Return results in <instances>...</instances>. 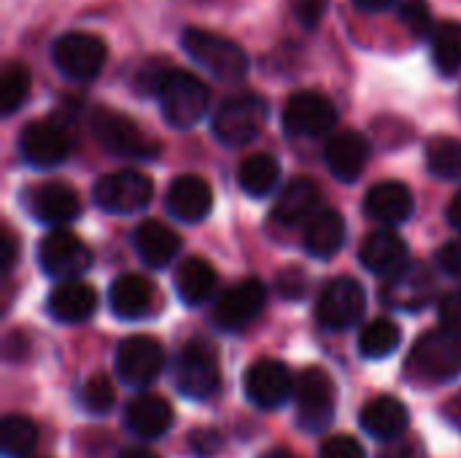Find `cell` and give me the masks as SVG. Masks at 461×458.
Returning a JSON list of instances; mask_svg holds the SVG:
<instances>
[{"label":"cell","mask_w":461,"mask_h":458,"mask_svg":"<svg viewBox=\"0 0 461 458\" xmlns=\"http://www.w3.org/2000/svg\"><path fill=\"white\" fill-rule=\"evenodd\" d=\"M165 121L176 130L194 127L208 111V86L186 70H162L154 86Z\"/></svg>","instance_id":"cell-1"},{"label":"cell","mask_w":461,"mask_h":458,"mask_svg":"<svg viewBox=\"0 0 461 458\" xmlns=\"http://www.w3.org/2000/svg\"><path fill=\"white\" fill-rule=\"evenodd\" d=\"M181 46L194 65L205 67L219 81H240L249 73V54L224 35L189 27L181 35Z\"/></svg>","instance_id":"cell-2"},{"label":"cell","mask_w":461,"mask_h":458,"mask_svg":"<svg viewBox=\"0 0 461 458\" xmlns=\"http://www.w3.org/2000/svg\"><path fill=\"white\" fill-rule=\"evenodd\" d=\"M89 130L92 138L100 143L103 151L111 157H124V159H154L159 154V143L151 140L138 121L130 116L113 111V108H95L89 116Z\"/></svg>","instance_id":"cell-3"},{"label":"cell","mask_w":461,"mask_h":458,"mask_svg":"<svg viewBox=\"0 0 461 458\" xmlns=\"http://www.w3.org/2000/svg\"><path fill=\"white\" fill-rule=\"evenodd\" d=\"M408 370L429 383L454 381L461 373V335H454L443 327L421 335L411 348Z\"/></svg>","instance_id":"cell-4"},{"label":"cell","mask_w":461,"mask_h":458,"mask_svg":"<svg viewBox=\"0 0 461 458\" xmlns=\"http://www.w3.org/2000/svg\"><path fill=\"white\" fill-rule=\"evenodd\" d=\"M267 121V103L257 94H235L227 97L211 121L213 138L224 146H246L251 143Z\"/></svg>","instance_id":"cell-5"},{"label":"cell","mask_w":461,"mask_h":458,"mask_svg":"<svg viewBox=\"0 0 461 458\" xmlns=\"http://www.w3.org/2000/svg\"><path fill=\"white\" fill-rule=\"evenodd\" d=\"M173 381L176 389L194 400V402H205L211 400L219 386H221V373H219V359L216 351L203 343V340H192L186 343L173 364Z\"/></svg>","instance_id":"cell-6"},{"label":"cell","mask_w":461,"mask_h":458,"mask_svg":"<svg viewBox=\"0 0 461 458\" xmlns=\"http://www.w3.org/2000/svg\"><path fill=\"white\" fill-rule=\"evenodd\" d=\"M154 197V184L140 170L105 173L92 186V200L100 211L111 216H130L143 211Z\"/></svg>","instance_id":"cell-7"},{"label":"cell","mask_w":461,"mask_h":458,"mask_svg":"<svg viewBox=\"0 0 461 458\" xmlns=\"http://www.w3.org/2000/svg\"><path fill=\"white\" fill-rule=\"evenodd\" d=\"M51 59L65 78L84 84V81H92L103 70V65L108 59V46L103 38H97L92 32L73 30L54 40Z\"/></svg>","instance_id":"cell-8"},{"label":"cell","mask_w":461,"mask_h":458,"mask_svg":"<svg viewBox=\"0 0 461 458\" xmlns=\"http://www.w3.org/2000/svg\"><path fill=\"white\" fill-rule=\"evenodd\" d=\"M294 397H297V421L305 432L316 435L332 424L338 408V389L330 373H324L321 367L303 370L294 386Z\"/></svg>","instance_id":"cell-9"},{"label":"cell","mask_w":461,"mask_h":458,"mask_svg":"<svg viewBox=\"0 0 461 458\" xmlns=\"http://www.w3.org/2000/svg\"><path fill=\"white\" fill-rule=\"evenodd\" d=\"M73 151V132L57 119H38L24 124L19 135V154L30 167L49 170L62 165Z\"/></svg>","instance_id":"cell-10"},{"label":"cell","mask_w":461,"mask_h":458,"mask_svg":"<svg viewBox=\"0 0 461 458\" xmlns=\"http://www.w3.org/2000/svg\"><path fill=\"white\" fill-rule=\"evenodd\" d=\"M92 248L65 227H54L38 243V267L54 281H70L92 267Z\"/></svg>","instance_id":"cell-11"},{"label":"cell","mask_w":461,"mask_h":458,"mask_svg":"<svg viewBox=\"0 0 461 458\" xmlns=\"http://www.w3.org/2000/svg\"><path fill=\"white\" fill-rule=\"evenodd\" d=\"M113 367H116V375L122 383H127L132 389H146L165 370V348L159 340H154L149 335H132L119 343Z\"/></svg>","instance_id":"cell-12"},{"label":"cell","mask_w":461,"mask_h":458,"mask_svg":"<svg viewBox=\"0 0 461 458\" xmlns=\"http://www.w3.org/2000/svg\"><path fill=\"white\" fill-rule=\"evenodd\" d=\"M367 308L365 289L354 278L330 281L316 302V321L330 332H346L362 321Z\"/></svg>","instance_id":"cell-13"},{"label":"cell","mask_w":461,"mask_h":458,"mask_svg":"<svg viewBox=\"0 0 461 458\" xmlns=\"http://www.w3.org/2000/svg\"><path fill=\"white\" fill-rule=\"evenodd\" d=\"M438 294V281L432 270L421 262H408L400 273L389 275L381 286V302L392 310L402 313H419L427 305H432Z\"/></svg>","instance_id":"cell-14"},{"label":"cell","mask_w":461,"mask_h":458,"mask_svg":"<svg viewBox=\"0 0 461 458\" xmlns=\"http://www.w3.org/2000/svg\"><path fill=\"white\" fill-rule=\"evenodd\" d=\"M338 124L335 103L313 89L294 92L284 108V130L294 138H319L332 132Z\"/></svg>","instance_id":"cell-15"},{"label":"cell","mask_w":461,"mask_h":458,"mask_svg":"<svg viewBox=\"0 0 461 458\" xmlns=\"http://www.w3.org/2000/svg\"><path fill=\"white\" fill-rule=\"evenodd\" d=\"M24 211L46 227H65L81 213V197L73 186L59 181H46L38 186H30L22 194Z\"/></svg>","instance_id":"cell-16"},{"label":"cell","mask_w":461,"mask_h":458,"mask_svg":"<svg viewBox=\"0 0 461 458\" xmlns=\"http://www.w3.org/2000/svg\"><path fill=\"white\" fill-rule=\"evenodd\" d=\"M267 302V289L257 278H246L238 286L227 289L213 308V324L224 332H240L246 329Z\"/></svg>","instance_id":"cell-17"},{"label":"cell","mask_w":461,"mask_h":458,"mask_svg":"<svg viewBox=\"0 0 461 458\" xmlns=\"http://www.w3.org/2000/svg\"><path fill=\"white\" fill-rule=\"evenodd\" d=\"M243 391L251 405L262 410H276L289 402L294 394V378L286 364L276 359H259L254 362L243 375Z\"/></svg>","instance_id":"cell-18"},{"label":"cell","mask_w":461,"mask_h":458,"mask_svg":"<svg viewBox=\"0 0 461 458\" xmlns=\"http://www.w3.org/2000/svg\"><path fill=\"white\" fill-rule=\"evenodd\" d=\"M165 208L184 224H197L213 211V189L200 175H178L165 194Z\"/></svg>","instance_id":"cell-19"},{"label":"cell","mask_w":461,"mask_h":458,"mask_svg":"<svg viewBox=\"0 0 461 458\" xmlns=\"http://www.w3.org/2000/svg\"><path fill=\"white\" fill-rule=\"evenodd\" d=\"M367 159H370V143L357 130L332 132L327 146H324L327 170L338 181H346V184H351L362 175V170L367 167Z\"/></svg>","instance_id":"cell-20"},{"label":"cell","mask_w":461,"mask_h":458,"mask_svg":"<svg viewBox=\"0 0 461 458\" xmlns=\"http://www.w3.org/2000/svg\"><path fill=\"white\" fill-rule=\"evenodd\" d=\"M46 310L57 324H81L97 310V292L78 278L59 281L46 300Z\"/></svg>","instance_id":"cell-21"},{"label":"cell","mask_w":461,"mask_h":458,"mask_svg":"<svg viewBox=\"0 0 461 458\" xmlns=\"http://www.w3.org/2000/svg\"><path fill=\"white\" fill-rule=\"evenodd\" d=\"M359 262L367 273L389 278L408 265V246L392 229H375L359 246Z\"/></svg>","instance_id":"cell-22"},{"label":"cell","mask_w":461,"mask_h":458,"mask_svg":"<svg viewBox=\"0 0 461 458\" xmlns=\"http://www.w3.org/2000/svg\"><path fill=\"white\" fill-rule=\"evenodd\" d=\"M173 424V408L159 394H138L124 408V427L146 443L159 440Z\"/></svg>","instance_id":"cell-23"},{"label":"cell","mask_w":461,"mask_h":458,"mask_svg":"<svg viewBox=\"0 0 461 458\" xmlns=\"http://www.w3.org/2000/svg\"><path fill=\"white\" fill-rule=\"evenodd\" d=\"M413 192L400 181H381L365 194V213L381 224H402L413 216Z\"/></svg>","instance_id":"cell-24"},{"label":"cell","mask_w":461,"mask_h":458,"mask_svg":"<svg viewBox=\"0 0 461 458\" xmlns=\"http://www.w3.org/2000/svg\"><path fill=\"white\" fill-rule=\"evenodd\" d=\"M132 246H135V251H138V256H140V262L146 267L159 270V267H167L178 256L181 238L167 224H162L157 219H146V221H140L135 227Z\"/></svg>","instance_id":"cell-25"},{"label":"cell","mask_w":461,"mask_h":458,"mask_svg":"<svg viewBox=\"0 0 461 458\" xmlns=\"http://www.w3.org/2000/svg\"><path fill=\"white\" fill-rule=\"evenodd\" d=\"M319 202H321V189L316 181L311 178H294L289 181L278 200H276V208H273V219L284 227H300V224H308L311 216L319 211Z\"/></svg>","instance_id":"cell-26"},{"label":"cell","mask_w":461,"mask_h":458,"mask_svg":"<svg viewBox=\"0 0 461 458\" xmlns=\"http://www.w3.org/2000/svg\"><path fill=\"white\" fill-rule=\"evenodd\" d=\"M154 286L143 275H119L108 289V308L122 321H138L151 313Z\"/></svg>","instance_id":"cell-27"},{"label":"cell","mask_w":461,"mask_h":458,"mask_svg":"<svg viewBox=\"0 0 461 458\" xmlns=\"http://www.w3.org/2000/svg\"><path fill=\"white\" fill-rule=\"evenodd\" d=\"M408 424H411L408 408L397 397H375L359 413V427L381 443L400 440Z\"/></svg>","instance_id":"cell-28"},{"label":"cell","mask_w":461,"mask_h":458,"mask_svg":"<svg viewBox=\"0 0 461 458\" xmlns=\"http://www.w3.org/2000/svg\"><path fill=\"white\" fill-rule=\"evenodd\" d=\"M346 243V221L332 208H319L303 232V246L313 259H330L335 256Z\"/></svg>","instance_id":"cell-29"},{"label":"cell","mask_w":461,"mask_h":458,"mask_svg":"<svg viewBox=\"0 0 461 458\" xmlns=\"http://www.w3.org/2000/svg\"><path fill=\"white\" fill-rule=\"evenodd\" d=\"M219 275L203 256H189L176 267V292L184 305H205L216 292Z\"/></svg>","instance_id":"cell-30"},{"label":"cell","mask_w":461,"mask_h":458,"mask_svg":"<svg viewBox=\"0 0 461 458\" xmlns=\"http://www.w3.org/2000/svg\"><path fill=\"white\" fill-rule=\"evenodd\" d=\"M281 165L273 154H251L238 167V184L249 197H267L278 189Z\"/></svg>","instance_id":"cell-31"},{"label":"cell","mask_w":461,"mask_h":458,"mask_svg":"<svg viewBox=\"0 0 461 458\" xmlns=\"http://www.w3.org/2000/svg\"><path fill=\"white\" fill-rule=\"evenodd\" d=\"M432 59L443 76L461 70V22H440L432 32Z\"/></svg>","instance_id":"cell-32"},{"label":"cell","mask_w":461,"mask_h":458,"mask_svg":"<svg viewBox=\"0 0 461 458\" xmlns=\"http://www.w3.org/2000/svg\"><path fill=\"white\" fill-rule=\"evenodd\" d=\"M402 332L392 319H373L359 335V354L365 359H386L400 348Z\"/></svg>","instance_id":"cell-33"},{"label":"cell","mask_w":461,"mask_h":458,"mask_svg":"<svg viewBox=\"0 0 461 458\" xmlns=\"http://www.w3.org/2000/svg\"><path fill=\"white\" fill-rule=\"evenodd\" d=\"M427 167L440 181L461 178V140L459 138H432L427 143Z\"/></svg>","instance_id":"cell-34"},{"label":"cell","mask_w":461,"mask_h":458,"mask_svg":"<svg viewBox=\"0 0 461 458\" xmlns=\"http://www.w3.org/2000/svg\"><path fill=\"white\" fill-rule=\"evenodd\" d=\"M38 443V429L27 416H5L0 421V448L3 456L24 458Z\"/></svg>","instance_id":"cell-35"},{"label":"cell","mask_w":461,"mask_h":458,"mask_svg":"<svg viewBox=\"0 0 461 458\" xmlns=\"http://www.w3.org/2000/svg\"><path fill=\"white\" fill-rule=\"evenodd\" d=\"M30 84H32V78H30L27 65L11 62L3 70V78H0V111L5 116H11L16 108H22V103L30 94Z\"/></svg>","instance_id":"cell-36"},{"label":"cell","mask_w":461,"mask_h":458,"mask_svg":"<svg viewBox=\"0 0 461 458\" xmlns=\"http://www.w3.org/2000/svg\"><path fill=\"white\" fill-rule=\"evenodd\" d=\"M113 400H116L113 383H111V378L103 375V373L92 375V378L84 383V389H81V405H84V410L92 413V416H105V413L113 408Z\"/></svg>","instance_id":"cell-37"},{"label":"cell","mask_w":461,"mask_h":458,"mask_svg":"<svg viewBox=\"0 0 461 458\" xmlns=\"http://www.w3.org/2000/svg\"><path fill=\"white\" fill-rule=\"evenodd\" d=\"M400 16L416 38H432V13L424 0H405L400 5Z\"/></svg>","instance_id":"cell-38"},{"label":"cell","mask_w":461,"mask_h":458,"mask_svg":"<svg viewBox=\"0 0 461 458\" xmlns=\"http://www.w3.org/2000/svg\"><path fill=\"white\" fill-rule=\"evenodd\" d=\"M438 319H440V327L461 335V289L456 292H448L440 297L438 302Z\"/></svg>","instance_id":"cell-39"},{"label":"cell","mask_w":461,"mask_h":458,"mask_svg":"<svg viewBox=\"0 0 461 458\" xmlns=\"http://www.w3.org/2000/svg\"><path fill=\"white\" fill-rule=\"evenodd\" d=\"M319 458H367L365 448L348 435H332L324 440Z\"/></svg>","instance_id":"cell-40"},{"label":"cell","mask_w":461,"mask_h":458,"mask_svg":"<svg viewBox=\"0 0 461 458\" xmlns=\"http://www.w3.org/2000/svg\"><path fill=\"white\" fill-rule=\"evenodd\" d=\"M324 13H327V0H297L294 3V16L308 30H313Z\"/></svg>","instance_id":"cell-41"},{"label":"cell","mask_w":461,"mask_h":458,"mask_svg":"<svg viewBox=\"0 0 461 458\" xmlns=\"http://www.w3.org/2000/svg\"><path fill=\"white\" fill-rule=\"evenodd\" d=\"M438 265L446 275L461 281V240H451L438 251Z\"/></svg>","instance_id":"cell-42"},{"label":"cell","mask_w":461,"mask_h":458,"mask_svg":"<svg viewBox=\"0 0 461 458\" xmlns=\"http://www.w3.org/2000/svg\"><path fill=\"white\" fill-rule=\"evenodd\" d=\"M189 443H192V451L200 458H211L221 451V437L213 429H197L189 437Z\"/></svg>","instance_id":"cell-43"},{"label":"cell","mask_w":461,"mask_h":458,"mask_svg":"<svg viewBox=\"0 0 461 458\" xmlns=\"http://www.w3.org/2000/svg\"><path fill=\"white\" fill-rule=\"evenodd\" d=\"M278 292L289 300L305 294V275L300 270H286L284 275H278Z\"/></svg>","instance_id":"cell-44"},{"label":"cell","mask_w":461,"mask_h":458,"mask_svg":"<svg viewBox=\"0 0 461 458\" xmlns=\"http://www.w3.org/2000/svg\"><path fill=\"white\" fill-rule=\"evenodd\" d=\"M375 458H419V451H416V445H411V443L392 440L389 445H384V448L378 451V456Z\"/></svg>","instance_id":"cell-45"},{"label":"cell","mask_w":461,"mask_h":458,"mask_svg":"<svg viewBox=\"0 0 461 458\" xmlns=\"http://www.w3.org/2000/svg\"><path fill=\"white\" fill-rule=\"evenodd\" d=\"M14 259H16V243H14V235L8 229H3V238H0V265L3 270L8 273L14 267Z\"/></svg>","instance_id":"cell-46"},{"label":"cell","mask_w":461,"mask_h":458,"mask_svg":"<svg viewBox=\"0 0 461 458\" xmlns=\"http://www.w3.org/2000/svg\"><path fill=\"white\" fill-rule=\"evenodd\" d=\"M446 216H448V224H451L456 232H461V192H456V194H454V200L448 202Z\"/></svg>","instance_id":"cell-47"},{"label":"cell","mask_w":461,"mask_h":458,"mask_svg":"<svg viewBox=\"0 0 461 458\" xmlns=\"http://www.w3.org/2000/svg\"><path fill=\"white\" fill-rule=\"evenodd\" d=\"M397 0H354V5L359 11H370V13H378V11H386L389 5H394Z\"/></svg>","instance_id":"cell-48"},{"label":"cell","mask_w":461,"mask_h":458,"mask_svg":"<svg viewBox=\"0 0 461 458\" xmlns=\"http://www.w3.org/2000/svg\"><path fill=\"white\" fill-rule=\"evenodd\" d=\"M119 458H159V456H157V454H151V451H146V448H132V451L119 454Z\"/></svg>","instance_id":"cell-49"},{"label":"cell","mask_w":461,"mask_h":458,"mask_svg":"<svg viewBox=\"0 0 461 458\" xmlns=\"http://www.w3.org/2000/svg\"><path fill=\"white\" fill-rule=\"evenodd\" d=\"M262 458H297L294 454H289L286 448H273V451H267Z\"/></svg>","instance_id":"cell-50"},{"label":"cell","mask_w":461,"mask_h":458,"mask_svg":"<svg viewBox=\"0 0 461 458\" xmlns=\"http://www.w3.org/2000/svg\"><path fill=\"white\" fill-rule=\"evenodd\" d=\"M456 421H459V427H461V405H459V413H456Z\"/></svg>","instance_id":"cell-51"}]
</instances>
